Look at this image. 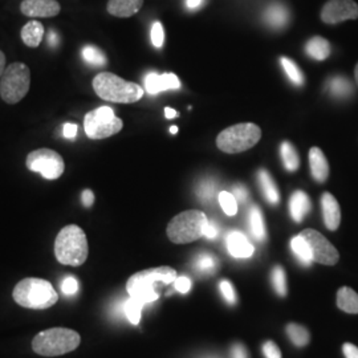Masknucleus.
Masks as SVG:
<instances>
[{"mask_svg": "<svg viewBox=\"0 0 358 358\" xmlns=\"http://www.w3.org/2000/svg\"><path fill=\"white\" fill-rule=\"evenodd\" d=\"M13 297L17 306L35 310L48 309L59 301V294L51 282L38 278H27L17 282Z\"/></svg>", "mask_w": 358, "mask_h": 358, "instance_id": "3", "label": "nucleus"}, {"mask_svg": "<svg viewBox=\"0 0 358 358\" xmlns=\"http://www.w3.org/2000/svg\"><path fill=\"white\" fill-rule=\"evenodd\" d=\"M271 279L276 294L284 297L287 294V276L282 266H275L271 272Z\"/></svg>", "mask_w": 358, "mask_h": 358, "instance_id": "34", "label": "nucleus"}, {"mask_svg": "<svg viewBox=\"0 0 358 358\" xmlns=\"http://www.w3.org/2000/svg\"><path fill=\"white\" fill-rule=\"evenodd\" d=\"M219 287H220V292L223 294V299H224L230 306H234V304L236 303V294H235V291H234L231 282H229V280H223V282H220Z\"/></svg>", "mask_w": 358, "mask_h": 358, "instance_id": "37", "label": "nucleus"}, {"mask_svg": "<svg viewBox=\"0 0 358 358\" xmlns=\"http://www.w3.org/2000/svg\"><path fill=\"white\" fill-rule=\"evenodd\" d=\"M280 155H282V165L288 171L294 173L300 167L299 154L291 142H282L280 146Z\"/></svg>", "mask_w": 358, "mask_h": 358, "instance_id": "29", "label": "nucleus"}, {"mask_svg": "<svg viewBox=\"0 0 358 358\" xmlns=\"http://www.w3.org/2000/svg\"><path fill=\"white\" fill-rule=\"evenodd\" d=\"M248 224L252 236L259 242H264L267 238V231L263 220V214L257 206H252L248 213Z\"/></svg>", "mask_w": 358, "mask_h": 358, "instance_id": "25", "label": "nucleus"}, {"mask_svg": "<svg viewBox=\"0 0 358 358\" xmlns=\"http://www.w3.org/2000/svg\"><path fill=\"white\" fill-rule=\"evenodd\" d=\"M219 205L222 207V210L224 211L226 215L234 217L238 213V201L234 196V194L229 192H219Z\"/></svg>", "mask_w": 358, "mask_h": 358, "instance_id": "35", "label": "nucleus"}, {"mask_svg": "<svg viewBox=\"0 0 358 358\" xmlns=\"http://www.w3.org/2000/svg\"><path fill=\"white\" fill-rule=\"evenodd\" d=\"M180 81L174 73H164L158 75L155 72H150L145 77V90L149 94H158L165 90H179Z\"/></svg>", "mask_w": 358, "mask_h": 358, "instance_id": "14", "label": "nucleus"}, {"mask_svg": "<svg viewBox=\"0 0 358 358\" xmlns=\"http://www.w3.org/2000/svg\"><path fill=\"white\" fill-rule=\"evenodd\" d=\"M309 167H310V174L313 179L319 183H325L327 179L329 178V164L325 157L324 152L320 148L313 146L309 150Z\"/></svg>", "mask_w": 358, "mask_h": 358, "instance_id": "17", "label": "nucleus"}, {"mask_svg": "<svg viewBox=\"0 0 358 358\" xmlns=\"http://www.w3.org/2000/svg\"><path fill=\"white\" fill-rule=\"evenodd\" d=\"M257 180L260 185V189L264 194L266 201L271 203V205H278L280 202V192L276 186V183L273 182V179L271 177L267 170L262 169L257 173Z\"/></svg>", "mask_w": 358, "mask_h": 358, "instance_id": "20", "label": "nucleus"}, {"mask_svg": "<svg viewBox=\"0 0 358 358\" xmlns=\"http://www.w3.org/2000/svg\"><path fill=\"white\" fill-rule=\"evenodd\" d=\"M177 115H178V113H177L174 109L165 108V117H166V118H176Z\"/></svg>", "mask_w": 358, "mask_h": 358, "instance_id": "51", "label": "nucleus"}, {"mask_svg": "<svg viewBox=\"0 0 358 358\" xmlns=\"http://www.w3.org/2000/svg\"><path fill=\"white\" fill-rule=\"evenodd\" d=\"M177 279V271L167 266L148 268L136 272L129 278L127 291L130 297L140 300L145 306L159 299L158 285L173 284Z\"/></svg>", "mask_w": 358, "mask_h": 358, "instance_id": "1", "label": "nucleus"}, {"mask_svg": "<svg viewBox=\"0 0 358 358\" xmlns=\"http://www.w3.org/2000/svg\"><path fill=\"white\" fill-rule=\"evenodd\" d=\"M93 90L105 101L134 103L143 97L145 90L136 83L127 81L110 72H101L93 78Z\"/></svg>", "mask_w": 358, "mask_h": 358, "instance_id": "4", "label": "nucleus"}, {"mask_svg": "<svg viewBox=\"0 0 358 358\" xmlns=\"http://www.w3.org/2000/svg\"><path fill=\"white\" fill-rule=\"evenodd\" d=\"M287 334L289 337V340L292 341V344L299 348H304L309 344V340H310V336L307 329L300 325V324H288L287 325Z\"/></svg>", "mask_w": 358, "mask_h": 358, "instance_id": "30", "label": "nucleus"}, {"mask_svg": "<svg viewBox=\"0 0 358 358\" xmlns=\"http://www.w3.org/2000/svg\"><path fill=\"white\" fill-rule=\"evenodd\" d=\"M124 128L121 118L115 115V110L109 106H101L84 117V130L90 140H105Z\"/></svg>", "mask_w": 358, "mask_h": 358, "instance_id": "9", "label": "nucleus"}, {"mask_svg": "<svg viewBox=\"0 0 358 358\" xmlns=\"http://www.w3.org/2000/svg\"><path fill=\"white\" fill-rule=\"evenodd\" d=\"M234 196L236 198V201L244 202L248 196V192L242 185H236V186H234Z\"/></svg>", "mask_w": 358, "mask_h": 358, "instance_id": "45", "label": "nucleus"}, {"mask_svg": "<svg viewBox=\"0 0 358 358\" xmlns=\"http://www.w3.org/2000/svg\"><path fill=\"white\" fill-rule=\"evenodd\" d=\"M208 219L203 211L187 210L173 217L167 224L166 234L170 242L187 244L205 236Z\"/></svg>", "mask_w": 358, "mask_h": 358, "instance_id": "6", "label": "nucleus"}, {"mask_svg": "<svg viewBox=\"0 0 358 358\" xmlns=\"http://www.w3.org/2000/svg\"><path fill=\"white\" fill-rule=\"evenodd\" d=\"M226 245L231 256L247 259L254 255V245L248 242L245 235L239 231H230L226 236Z\"/></svg>", "mask_w": 358, "mask_h": 358, "instance_id": "16", "label": "nucleus"}, {"mask_svg": "<svg viewBox=\"0 0 358 358\" xmlns=\"http://www.w3.org/2000/svg\"><path fill=\"white\" fill-rule=\"evenodd\" d=\"M321 20L325 24H338L358 19V4L355 0H328L321 10Z\"/></svg>", "mask_w": 358, "mask_h": 358, "instance_id": "12", "label": "nucleus"}, {"mask_svg": "<svg viewBox=\"0 0 358 358\" xmlns=\"http://www.w3.org/2000/svg\"><path fill=\"white\" fill-rule=\"evenodd\" d=\"M300 235L309 245L313 263H319L322 266H336L338 263L340 254L337 248L319 231L307 229L301 231Z\"/></svg>", "mask_w": 358, "mask_h": 358, "instance_id": "11", "label": "nucleus"}, {"mask_svg": "<svg viewBox=\"0 0 358 358\" xmlns=\"http://www.w3.org/2000/svg\"><path fill=\"white\" fill-rule=\"evenodd\" d=\"M31 87V71L23 63H13L0 78V96L4 103H20Z\"/></svg>", "mask_w": 358, "mask_h": 358, "instance_id": "8", "label": "nucleus"}, {"mask_svg": "<svg viewBox=\"0 0 358 358\" xmlns=\"http://www.w3.org/2000/svg\"><path fill=\"white\" fill-rule=\"evenodd\" d=\"M203 3H205V0H186V7H187L189 10H196V8H199Z\"/></svg>", "mask_w": 358, "mask_h": 358, "instance_id": "49", "label": "nucleus"}, {"mask_svg": "<svg viewBox=\"0 0 358 358\" xmlns=\"http://www.w3.org/2000/svg\"><path fill=\"white\" fill-rule=\"evenodd\" d=\"M263 353H264L266 358H282L280 348L276 345L273 341H267L263 345Z\"/></svg>", "mask_w": 358, "mask_h": 358, "instance_id": "39", "label": "nucleus"}, {"mask_svg": "<svg viewBox=\"0 0 358 358\" xmlns=\"http://www.w3.org/2000/svg\"><path fill=\"white\" fill-rule=\"evenodd\" d=\"M4 71H6V55L0 51V78L3 76Z\"/></svg>", "mask_w": 358, "mask_h": 358, "instance_id": "50", "label": "nucleus"}, {"mask_svg": "<svg viewBox=\"0 0 358 358\" xmlns=\"http://www.w3.org/2000/svg\"><path fill=\"white\" fill-rule=\"evenodd\" d=\"M219 234V229H217V223L210 222L206 226L205 236L207 239H215Z\"/></svg>", "mask_w": 358, "mask_h": 358, "instance_id": "43", "label": "nucleus"}, {"mask_svg": "<svg viewBox=\"0 0 358 358\" xmlns=\"http://www.w3.org/2000/svg\"><path fill=\"white\" fill-rule=\"evenodd\" d=\"M291 248L294 256L297 257V260L303 264V266H310L313 263L312 255H310V250L308 245L306 239L299 234L297 236L292 238L291 241Z\"/></svg>", "mask_w": 358, "mask_h": 358, "instance_id": "28", "label": "nucleus"}, {"mask_svg": "<svg viewBox=\"0 0 358 358\" xmlns=\"http://www.w3.org/2000/svg\"><path fill=\"white\" fill-rule=\"evenodd\" d=\"M20 11L28 17H55L62 11L57 0H23Z\"/></svg>", "mask_w": 358, "mask_h": 358, "instance_id": "13", "label": "nucleus"}, {"mask_svg": "<svg viewBox=\"0 0 358 358\" xmlns=\"http://www.w3.org/2000/svg\"><path fill=\"white\" fill-rule=\"evenodd\" d=\"M306 52H307L308 56L312 57L313 60L324 62L331 56L332 48H331V43L327 38L315 36V38L308 40Z\"/></svg>", "mask_w": 358, "mask_h": 358, "instance_id": "21", "label": "nucleus"}, {"mask_svg": "<svg viewBox=\"0 0 358 358\" xmlns=\"http://www.w3.org/2000/svg\"><path fill=\"white\" fill-rule=\"evenodd\" d=\"M177 131H178L177 127H171V128H170V133H171V134H177Z\"/></svg>", "mask_w": 358, "mask_h": 358, "instance_id": "53", "label": "nucleus"}, {"mask_svg": "<svg viewBox=\"0 0 358 358\" xmlns=\"http://www.w3.org/2000/svg\"><path fill=\"white\" fill-rule=\"evenodd\" d=\"M321 210L325 227L331 231L337 230L341 223V208L331 192H324L321 195Z\"/></svg>", "mask_w": 358, "mask_h": 358, "instance_id": "15", "label": "nucleus"}, {"mask_svg": "<svg viewBox=\"0 0 358 358\" xmlns=\"http://www.w3.org/2000/svg\"><path fill=\"white\" fill-rule=\"evenodd\" d=\"M329 93L337 99H346L353 93V84L344 76H334L328 81Z\"/></svg>", "mask_w": 358, "mask_h": 358, "instance_id": "27", "label": "nucleus"}, {"mask_svg": "<svg viewBox=\"0 0 358 358\" xmlns=\"http://www.w3.org/2000/svg\"><path fill=\"white\" fill-rule=\"evenodd\" d=\"M343 352L346 358H358V348L353 344H349V343L344 344Z\"/></svg>", "mask_w": 358, "mask_h": 358, "instance_id": "46", "label": "nucleus"}, {"mask_svg": "<svg viewBox=\"0 0 358 358\" xmlns=\"http://www.w3.org/2000/svg\"><path fill=\"white\" fill-rule=\"evenodd\" d=\"M355 80H356V84H357L358 87V63L356 65V68H355Z\"/></svg>", "mask_w": 358, "mask_h": 358, "instance_id": "52", "label": "nucleus"}, {"mask_svg": "<svg viewBox=\"0 0 358 358\" xmlns=\"http://www.w3.org/2000/svg\"><path fill=\"white\" fill-rule=\"evenodd\" d=\"M80 334L69 328H51L38 333L32 340V350L43 357H59L76 350Z\"/></svg>", "mask_w": 358, "mask_h": 358, "instance_id": "5", "label": "nucleus"}, {"mask_svg": "<svg viewBox=\"0 0 358 358\" xmlns=\"http://www.w3.org/2000/svg\"><path fill=\"white\" fill-rule=\"evenodd\" d=\"M145 307V304L141 303L140 300L134 299V297H129L127 304H125V313L128 320L133 325H138L141 321L142 308Z\"/></svg>", "mask_w": 358, "mask_h": 358, "instance_id": "33", "label": "nucleus"}, {"mask_svg": "<svg viewBox=\"0 0 358 358\" xmlns=\"http://www.w3.org/2000/svg\"><path fill=\"white\" fill-rule=\"evenodd\" d=\"M262 138V129L252 122H242L222 130L217 137V149L223 153H243Z\"/></svg>", "mask_w": 358, "mask_h": 358, "instance_id": "7", "label": "nucleus"}, {"mask_svg": "<svg viewBox=\"0 0 358 358\" xmlns=\"http://www.w3.org/2000/svg\"><path fill=\"white\" fill-rule=\"evenodd\" d=\"M231 357L232 358H248V353H247V349L241 344H236V345L232 346V350H231Z\"/></svg>", "mask_w": 358, "mask_h": 358, "instance_id": "44", "label": "nucleus"}, {"mask_svg": "<svg viewBox=\"0 0 358 358\" xmlns=\"http://www.w3.org/2000/svg\"><path fill=\"white\" fill-rule=\"evenodd\" d=\"M28 170L38 173L43 178L55 180L64 174L65 164L63 157L52 149H38L27 155Z\"/></svg>", "mask_w": 358, "mask_h": 358, "instance_id": "10", "label": "nucleus"}, {"mask_svg": "<svg viewBox=\"0 0 358 358\" xmlns=\"http://www.w3.org/2000/svg\"><path fill=\"white\" fill-rule=\"evenodd\" d=\"M83 59L87 64L92 65V66L106 65V56L103 55V52L93 45H87L83 50Z\"/></svg>", "mask_w": 358, "mask_h": 358, "instance_id": "31", "label": "nucleus"}, {"mask_svg": "<svg viewBox=\"0 0 358 358\" xmlns=\"http://www.w3.org/2000/svg\"><path fill=\"white\" fill-rule=\"evenodd\" d=\"M174 288L178 291L179 294H187L192 289V280L186 276H177L174 280Z\"/></svg>", "mask_w": 358, "mask_h": 358, "instance_id": "40", "label": "nucleus"}, {"mask_svg": "<svg viewBox=\"0 0 358 358\" xmlns=\"http://www.w3.org/2000/svg\"><path fill=\"white\" fill-rule=\"evenodd\" d=\"M143 0H109L106 10L115 17H131L140 13Z\"/></svg>", "mask_w": 358, "mask_h": 358, "instance_id": "18", "label": "nucleus"}, {"mask_svg": "<svg viewBox=\"0 0 358 358\" xmlns=\"http://www.w3.org/2000/svg\"><path fill=\"white\" fill-rule=\"evenodd\" d=\"M280 63H282V69H284L285 75L288 76V78H289L294 84H296V85H303V84H304V76H303L300 68L296 65L294 62H292V60L288 59V57H282Z\"/></svg>", "mask_w": 358, "mask_h": 358, "instance_id": "32", "label": "nucleus"}, {"mask_svg": "<svg viewBox=\"0 0 358 358\" xmlns=\"http://www.w3.org/2000/svg\"><path fill=\"white\" fill-rule=\"evenodd\" d=\"M90 255L88 239L84 230L76 224L62 229L55 241V256L60 264L80 267Z\"/></svg>", "mask_w": 358, "mask_h": 358, "instance_id": "2", "label": "nucleus"}, {"mask_svg": "<svg viewBox=\"0 0 358 358\" xmlns=\"http://www.w3.org/2000/svg\"><path fill=\"white\" fill-rule=\"evenodd\" d=\"M62 289L65 294H75L78 291V284L75 278L68 276L62 282Z\"/></svg>", "mask_w": 358, "mask_h": 358, "instance_id": "41", "label": "nucleus"}, {"mask_svg": "<svg viewBox=\"0 0 358 358\" xmlns=\"http://www.w3.org/2000/svg\"><path fill=\"white\" fill-rule=\"evenodd\" d=\"M198 195L202 199H213L215 195V185L213 182H205L202 183V186L198 189Z\"/></svg>", "mask_w": 358, "mask_h": 358, "instance_id": "38", "label": "nucleus"}, {"mask_svg": "<svg viewBox=\"0 0 358 358\" xmlns=\"http://www.w3.org/2000/svg\"><path fill=\"white\" fill-rule=\"evenodd\" d=\"M192 266L201 275H213L217 272L219 262L217 256L211 252H201L194 257Z\"/></svg>", "mask_w": 358, "mask_h": 358, "instance_id": "26", "label": "nucleus"}, {"mask_svg": "<svg viewBox=\"0 0 358 358\" xmlns=\"http://www.w3.org/2000/svg\"><path fill=\"white\" fill-rule=\"evenodd\" d=\"M94 203V194L90 189H87V190H84L83 192V205L85 206V207H92Z\"/></svg>", "mask_w": 358, "mask_h": 358, "instance_id": "47", "label": "nucleus"}, {"mask_svg": "<svg viewBox=\"0 0 358 358\" xmlns=\"http://www.w3.org/2000/svg\"><path fill=\"white\" fill-rule=\"evenodd\" d=\"M48 44L51 45L52 48H56V47H59V44H60V38H59V35L56 34V31H53V29L50 31Z\"/></svg>", "mask_w": 358, "mask_h": 358, "instance_id": "48", "label": "nucleus"}, {"mask_svg": "<svg viewBox=\"0 0 358 358\" xmlns=\"http://www.w3.org/2000/svg\"><path fill=\"white\" fill-rule=\"evenodd\" d=\"M310 208H312V203L306 192L297 190L291 195L289 214L296 223H301L304 217L309 214Z\"/></svg>", "mask_w": 358, "mask_h": 358, "instance_id": "19", "label": "nucleus"}, {"mask_svg": "<svg viewBox=\"0 0 358 358\" xmlns=\"http://www.w3.org/2000/svg\"><path fill=\"white\" fill-rule=\"evenodd\" d=\"M337 307L350 315L358 313V294L349 287H343L337 292Z\"/></svg>", "mask_w": 358, "mask_h": 358, "instance_id": "24", "label": "nucleus"}, {"mask_svg": "<svg viewBox=\"0 0 358 358\" xmlns=\"http://www.w3.org/2000/svg\"><path fill=\"white\" fill-rule=\"evenodd\" d=\"M165 41V32L164 27L159 22H155L152 27V43L155 48H162Z\"/></svg>", "mask_w": 358, "mask_h": 358, "instance_id": "36", "label": "nucleus"}, {"mask_svg": "<svg viewBox=\"0 0 358 358\" xmlns=\"http://www.w3.org/2000/svg\"><path fill=\"white\" fill-rule=\"evenodd\" d=\"M22 40L29 48H38L44 38V26L38 20H31L22 29Z\"/></svg>", "mask_w": 358, "mask_h": 358, "instance_id": "23", "label": "nucleus"}, {"mask_svg": "<svg viewBox=\"0 0 358 358\" xmlns=\"http://www.w3.org/2000/svg\"><path fill=\"white\" fill-rule=\"evenodd\" d=\"M77 130H78V128H77L76 124L66 122L63 127V136L68 140H73V138H76Z\"/></svg>", "mask_w": 358, "mask_h": 358, "instance_id": "42", "label": "nucleus"}, {"mask_svg": "<svg viewBox=\"0 0 358 358\" xmlns=\"http://www.w3.org/2000/svg\"><path fill=\"white\" fill-rule=\"evenodd\" d=\"M264 19L272 28H284L289 23V11L280 3L271 4L264 13Z\"/></svg>", "mask_w": 358, "mask_h": 358, "instance_id": "22", "label": "nucleus"}]
</instances>
